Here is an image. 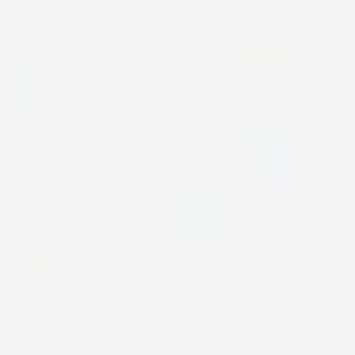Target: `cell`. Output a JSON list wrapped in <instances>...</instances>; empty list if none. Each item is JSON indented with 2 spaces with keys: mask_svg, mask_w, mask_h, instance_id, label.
<instances>
[{
  "mask_svg": "<svg viewBox=\"0 0 355 355\" xmlns=\"http://www.w3.org/2000/svg\"><path fill=\"white\" fill-rule=\"evenodd\" d=\"M299 8H325V4H344V0H295Z\"/></svg>",
  "mask_w": 355,
  "mask_h": 355,
  "instance_id": "5",
  "label": "cell"
},
{
  "mask_svg": "<svg viewBox=\"0 0 355 355\" xmlns=\"http://www.w3.org/2000/svg\"><path fill=\"white\" fill-rule=\"evenodd\" d=\"M287 57H291V53H284V49H276V53H246V49H239V53H234V64H246V61H276V64H287Z\"/></svg>",
  "mask_w": 355,
  "mask_h": 355,
  "instance_id": "3",
  "label": "cell"
},
{
  "mask_svg": "<svg viewBox=\"0 0 355 355\" xmlns=\"http://www.w3.org/2000/svg\"><path fill=\"white\" fill-rule=\"evenodd\" d=\"M49 197L53 200H106L110 197V189L106 185H76V189H49Z\"/></svg>",
  "mask_w": 355,
  "mask_h": 355,
  "instance_id": "2",
  "label": "cell"
},
{
  "mask_svg": "<svg viewBox=\"0 0 355 355\" xmlns=\"http://www.w3.org/2000/svg\"><path fill=\"white\" fill-rule=\"evenodd\" d=\"M57 121L69 125V129H87V125H110V110L106 103H87L83 95H72L61 103Z\"/></svg>",
  "mask_w": 355,
  "mask_h": 355,
  "instance_id": "1",
  "label": "cell"
},
{
  "mask_svg": "<svg viewBox=\"0 0 355 355\" xmlns=\"http://www.w3.org/2000/svg\"><path fill=\"white\" fill-rule=\"evenodd\" d=\"M95 76H98V95H106V91H110V64L98 61L95 64Z\"/></svg>",
  "mask_w": 355,
  "mask_h": 355,
  "instance_id": "4",
  "label": "cell"
}]
</instances>
